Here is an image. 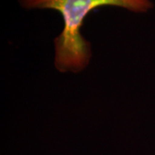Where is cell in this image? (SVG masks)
Masks as SVG:
<instances>
[{
  "instance_id": "1",
  "label": "cell",
  "mask_w": 155,
  "mask_h": 155,
  "mask_svg": "<svg viewBox=\"0 0 155 155\" xmlns=\"http://www.w3.org/2000/svg\"><path fill=\"white\" fill-rule=\"evenodd\" d=\"M25 9H54L63 17L64 28L54 40L56 69L78 72L88 66L91 44L80 29L89 13L103 5H115L134 12H147L153 7L150 0H19Z\"/></svg>"
}]
</instances>
